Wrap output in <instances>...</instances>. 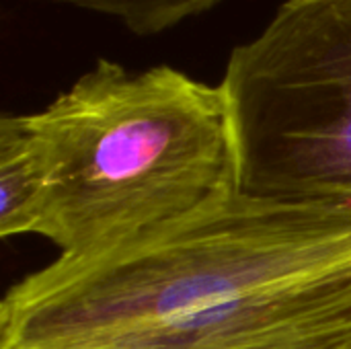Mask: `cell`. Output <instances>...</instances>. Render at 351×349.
I'll return each mask as SVG.
<instances>
[{
    "mask_svg": "<svg viewBox=\"0 0 351 349\" xmlns=\"http://www.w3.org/2000/svg\"><path fill=\"white\" fill-rule=\"evenodd\" d=\"M80 10L117 19L136 35L162 33L191 16H197L222 0H47Z\"/></svg>",
    "mask_w": 351,
    "mask_h": 349,
    "instance_id": "obj_5",
    "label": "cell"
},
{
    "mask_svg": "<svg viewBox=\"0 0 351 349\" xmlns=\"http://www.w3.org/2000/svg\"><path fill=\"white\" fill-rule=\"evenodd\" d=\"M0 349H351V208L228 185L14 282Z\"/></svg>",
    "mask_w": 351,
    "mask_h": 349,
    "instance_id": "obj_1",
    "label": "cell"
},
{
    "mask_svg": "<svg viewBox=\"0 0 351 349\" xmlns=\"http://www.w3.org/2000/svg\"><path fill=\"white\" fill-rule=\"evenodd\" d=\"M16 119L43 183L37 237L66 259L171 222L234 185L220 86L173 66L134 72L99 58Z\"/></svg>",
    "mask_w": 351,
    "mask_h": 349,
    "instance_id": "obj_2",
    "label": "cell"
},
{
    "mask_svg": "<svg viewBox=\"0 0 351 349\" xmlns=\"http://www.w3.org/2000/svg\"><path fill=\"white\" fill-rule=\"evenodd\" d=\"M43 183L16 115L0 119V237L37 234Z\"/></svg>",
    "mask_w": 351,
    "mask_h": 349,
    "instance_id": "obj_4",
    "label": "cell"
},
{
    "mask_svg": "<svg viewBox=\"0 0 351 349\" xmlns=\"http://www.w3.org/2000/svg\"><path fill=\"white\" fill-rule=\"evenodd\" d=\"M218 86L239 191L351 208V0H286Z\"/></svg>",
    "mask_w": 351,
    "mask_h": 349,
    "instance_id": "obj_3",
    "label": "cell"
}]
</instances>
